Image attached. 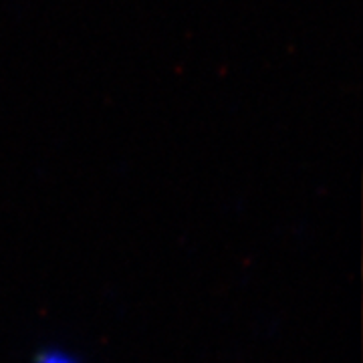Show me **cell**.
<instances>
[{"mask_svg":"<svg viewBox=\"0 0 363 363\" xmlns=\"http://www.w3.org/2000/svg\"><path fill=\"white\" fill-rule=\"evenodd\" d=\"M33 363H81V362H79L73 353L61 350V347H45V350H40L39 353L35 355Z\"/></svg>","mask_w":363,"mask_h":363,"instance_id":"6da1fadb","label":"cell"}]
</instances>
